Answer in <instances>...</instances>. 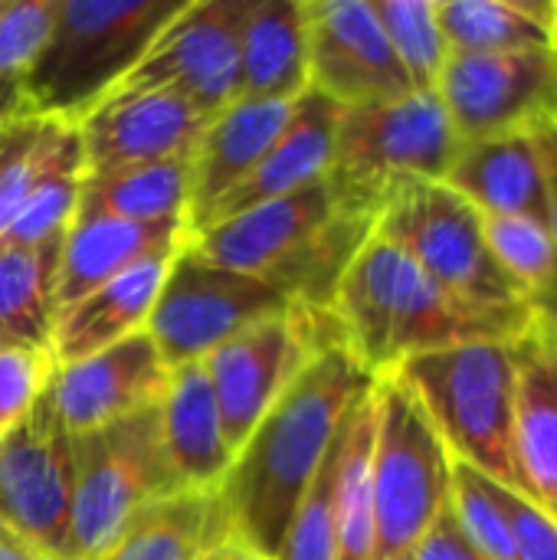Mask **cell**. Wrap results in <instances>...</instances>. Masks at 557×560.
<instances>
[{"mask_svg":"<svg viewBox=\"0 0 557 560\" xmlns=\"http://www.w3.org/2000/svg\"><path fill=\"white\" fill-rule=\"evenodd\" d=\"M433 92L460 144L532 135L557 121V49L499 56L450 52Z\"/></svg>","mask_w":557,"mask_h":560,"instance_id":"obj_12","label":"cell"},{"mask_svg":"<svg viewBox=\"0 0 557 560\" xmlns=\"http://www.w3.org/2000/svg\"><path fill=\"white\" fill-rule=\"evenodd\" d=\"M223 538L220 492H174L144 505L95 560H204Z\"/></svg>","mask_w":557,"mask_h":560,"instance_id":"obj_26","label":"cell"},{"mask_svg":"<svg viewBox=\"0 0 557 560\" xmlns=\"http://www.w3.org/2000/svg\"><path fill=\"white\" fill-rule=\"evenodd\" d=\"M204 560H266L263 555H256L253 548H246V545H240L236 538H223L210 555Z\"/></svg>","mask_w":557,"mask_h":560,"instance_id":"obj_43","label":"cell"},{"mask_svg":"<svg viewBox=\"0 0 557 560\" xmlns=\"http://www.w3.org/2000/svg\"><path fill=\"white\" fill-rule=\"evenodd\" d=\"M59 249L0 243V341L53 351Z\"/></svg>","mask_w":557,"mask_h":560,"instance_id":"obj_30","label":"cell"},{"mask_svg":"<svg viewBox=\"0 0 557 560\" xmlns=\"http://www.w3.org/2000/svg\"><path fill=\"white\" fill-rule=\"evenodd\" d=\"M371 7L414 92H433L450 59L437 0H371Z\"/></svg>","mask_w":557,"mask_h":560,"instance_id":"obj_32","label":"cell"},{"mask_svg":"<svg viewBox=\"0 0 557 560\" xmlns=\"http://www.w3.org/2000/svg\"><path fill=\"white\" fill-rule=\"evenodd\" d=\"M0 560H49L33 541H26L16 528L0 518Z\"/></svg>","mask_w":557,"mask_h":560,"instance_id":"obj_41","label":"cell"},{"mask_svg":"<svg viewBox=\"0 0 557 560\" xmlns=\"http://www.w3.org/2000/svg\"><path fill=\"white\" fill-rule=\"evenodd\" d=\"M535 141H538V151H542V164H545V187H548V233L555 240L557 253V121L552 125H542L535 131ZM545 312H555L557 315V282L552 289V295L538 305Z\"/></svg>","mask_w":557,"mask_h":560,"instance_id":"obj_40","label":"cell"},{"mask_svg":"<svg viewBox=\"0 0 557 560\" xmlns=\"http://www.w3.org/2000/svg\"><path fill=\"white\" fill-rule=\"evenodd\" d=\"M161 446L181 492H220L233 453L223 440L217 397L204 364L171 371L167 390L158 404Z\"/></svg>","mask_w":557,"mask_h":560,"instance_id":"obj_21","label":"cell"},{"mask_svg":"<svg viewBox=\"0 0 557 560\" xmlns=\"http://www.w3.org/2000/svg\"><path fill=\"white\" fill-rule=\"evenodd\" d=\"M69 121L20 112L0 128V240L43 174Z\"/></svg>","mask_w":557,"mask_h":560,"instance_id":"obj_34","label":"cell"},{"mask_svg":"<svg viewBox=\"0 0 557 560\" xmlns=\"http://www.w3.org/2000/svg\"><path fill=\"white\" fill-rule=\"evenodd\" d=\"M443 184L483 217L548 223V187L535 131L460 144Z\"/></svg>","mask_w":557,"mask_h":560,"instance_id":"obj_22","label":"cell"},{"mask_svg":"<svg viewBox=\"0 0 557 560\" xmlns=\"http://www.w3.org/2000/svg\"><path fill=\"white\" fill-rule=\"evenodd\" d=\"M338 325L332 312H312L292 305L233 341L220 345L210 358H204V371L210 377L223 440L236 456L250 440L266 410L282 397V390L299 377V371L325 348L335 345Z\"/></svg>","mask_w":557,"mask_h":560,"instance_id":"obj_10","label":"cell"},{"mask_svg":"<svg viewBox=\"0 0 557 560\" xmlns=\"http://www.w3.org/2000/svg\"><path fill=\"white\" fill-rule=\"evenodd\" d=\"M82 180H85L82 138L76 125H66L56 151L49 154L43 174L36 177L33 190L26 194L16 220L10 223L0 243H20V246L62 243L79 210Z\"/></svg>","mask_w":557,"mask_h":560,"instance_id":"obj_31","label":"cell"},{"mask_svg":"<svg viewBox=\"0 0 557 560\" xmlns=\"http://www.w3.org/2000/svg\"><path fill=\"white\" fill-rule=\"evenodd\" d=\"M177 253L151 256V259L138 262L135 269H128L125 276L98 285L95 292H89L66 312H59L56 328H53L56 364H72V361L92 358V354L144 331L151 308L158 302V292L164 285V276Z\"/></svg>","mask_w":557,"mask_h":560,"instance_id":"obj_24","label":"cell"},{"mask_svg":"<svg viewBox=\"0 0 557 560\" xmlns=\"http://www.w3.org/2000/svg\"><path fill=\"white\" fill-rule=\"evenodd\" d=\"M295 102H256L236 98L217 112L190 154V230L263 161L272 141L282 135Z\"/></svg>","mask_w":557,"mask_h":560,"instance_id":"obj_20","label":"cell"},{"mask_svg":"<svg viewBox=\"0 0 557 560\" xmlns=\"http://www.w3.org/2000/svg\"><path fill=\"white\" fill-rule=\"evenodd\" d=\"M72 469L66 560H95L144 505L181 492L164 459L158 404L72 436Z\"/></svg>","mask_w":557,"mask_h":560,"instance_id":"obj_8","label":"cell"},{"mask_svg":"<svg viewBox=\"0 0 557 560\" xmlns=\"http://www.w3.org/2000/svg\"><path fill=\"white\" fill-rule=\"evenodd\" d=\"M190 210V158L125 167L112 174H85L76 220L125 223H187Z\"/></svg>","mask_w":557,"mask_h":560,"instance_id":"obj_28","label":"cell"},{"mask_svg":"<svg viewBox=\"0 0 557 560\" xmlns=\"http://www.w3.org/2000/svg\"><path fill=\"white\" fill-rule=\"evenodd\" d=\"M171 381L158 345L148 331H138L92 358L56 364L49 381V400L72 436L128 420L161 404Z\"/></svg>","mask_w":557,"mask_h":560,"instance_id":"obj_17","label":"cell"},{"mask_svg":"<svg viewBox=\"0 0 557 560\" xmlns=\"http://www.w3.org/2000/svg\"><path fill=\"white\" fill-rule=\"evenodd\" d=\"M302 92H309L305 0H250L236 98L295 102Z\"/></svg>","mask_w":557,"mask_h":560,"instance_id":"obj_25","label":"cell"},{"mask_svg":"<svg viewBox=\"0 0 557 560\" xmlns=\"http://www.w3.org/2000/svg\"><path fill=\"white\" fill-rule=\"evenodd\" d=\"M187 243V223H125V220H72L56 269V315L125 276L138 262L177 253Z\"/></svg>","mask_w":557,"mask_h":560,"instance_id":"obj_23","label":"cell"},{"mask_svg":"<svg viewBox=\"0 0 557 560\" xmlns=\"http://www.w3.org/2000/svg\"><path fill=\"white\" fill-rule=\"evenodd\" d=\"M374 384L341 341L325 345L299 371L240 446L220 486L230 538L276 558L345 420Z\"/></svg>","mask_w":557,"mask_h":560,"instance_id":"obj_1","label":"cell"},{"mask_svg":"<svg viewBox=\"0 0 557 560\" xmlns=\"http://www.w3.org/2000/svg\"><path fill=\"white\" fill-rule=\"evenodd\" d=\"M250 0H187L115 89H171L207 115L240 95V36Z\"/></svg>","mask_w":557,"mask_h":560,"instance_id":"obj_14","label":"cell"},{"mask_svg":"<svg viewBox=\"0 0 557 560\" xmlns=\"http://www.w3.org/2000/svg\"><path fill=\"white\" fill-rule=\"evenodd\" d=\"M535 305L483 308L437 285L401 246L371 233L332 302L345 351L374 377H391L404 361L469 341H512Z\"/></svg>","mask_w":557,"mask_h":560,"instance_id":"obj_2","label":"cell"},{"mask_svg":"<svg viewBox=\"0 0 557 560\" xmlns=\"http://www.w3.org/2000/svg\"><path fill=\"white\" fill-rule=\"evenodd\" d=\"M374 387L351 410L335 469V560L374 555Z\"/></svg>","mask_w":557,"mask_h":560,"instance_id":"obj_29","label":"cell"},{"mask_svg":"<svg viewBox=\"0 0 557 560\" xmlns=\"http://www.w3.org/2000/svg\"><path fill=\"white\" fill-rule=\"evenodd\" d=\"M483 230L502 272L538 308L557 282V253L548 223L532 217H483Z\"/></svg>","mask_w":557,"mask_h":560,"instance_id":"obj_33","label":"cell"},{"mask_svg":"<svg viewBox=\"0 0 557 560\" xmlns=\"http://www.w3.org/2000/svg\"><path fill=\"white\" fill-rule=\"evenodd\" d=\"M56 371L49 348L0 341V440L43 400Z\"/></svg>","mask_w":557,"mask_h":560,"instance_id":"obj_36","label":"cell"},{"mask_svg":"<svg viewBox=\"0 0 557 560\" xmlns=\"http://www.w3.org/2000/svg\"><path fill=\"white\" fill-rule=\"evenodd\" d=\"M512 341H469L417 354L391 377L410 390L456 463L532 502L515 456Z\"/></svg>","mask_w":557,"mask_h":560,"instance_id":"obj_4","label":"cell"},{"mask_svg":"<svg viewBox=\"0 0 557 560\" xmlns=\"http://www.w3.org/2000/svg\"><path fill=\"white\" fill-rule=\"evenodd\" d=\"M499 502L506 509L515 560H557V518L542 505L499 486Z\"/></svg>","mask_w":557,"mask_h":560,"instance_id":"obj_38","label":"cell"},{"mask_svg":"<svg viewBox=\"0 0 557 560\" xmlns=\"http://www.w3.org/2000/svg\"><path fill=\"white\" fill-rule=\"evenodd\" d=\"M456 151L437 92L341 108L328 187L341 207L378 220L407 184H443Z\"/></svg>","mask_w":557,"mask_h":560,"instance_id":"obj_6","label":"cell"},{"mask_svg":"<svg viewBox=\"0 0 557 560\" xmlns=\"http://www.w3.org/2000/svg\"><path fill=\"white\" fill-rule=\"evenodd\" d=\"M374 226V217L341 207L322 180L190 233L187 249L220 269L272 285L292 305L332 312L341 276Z\"/></svg>","mask_w":557,"mask_h":560,"instance_id":"obj_3","label":"cell"},{"mask_svg":"<svg viewBox=\"0 0 557 560\" xmlns=\"http://www.w3.org/2000/svg\"><path fill=\"white\" fill-rule=\"evenodd\" d=\"M72 486V433L43 394L0 440V518L49 560H66Z\"/></svg>","mask_w":557,"mask_h":560,"instance_id":"obj_13","label":"cell"},{"mask_svg":"<svg viewBox=\"0 0 557 560\" xmlns=\"http://www.w3.org/2000/svg\"><path fill=\"white\" fill-rule=\"evenodd\" d=\"M338 118H341V108L332 98H325L315 89L302 92L292 105V115L282 135L272 141L263 161L190 233L210 223H220L227 217H236L250 207H259V203H269V200H279V197H289V194H299L305 187L328 180Z\"/></svg>","mask_w":557,"mask_h":560,"instance_id":"obj_19","label":"cell"},{"mask_svg":"<svg viewBox=\"0 0 557 560\" xmlns=\"http://www.w3.org/2000/svg\"><path fill=\"white\" fill-rule=\"evenodd\" d=\"M59 0H7L0 10V82L23 79L46 46Z\"/></svg>","mask_w":557,"mask_h":560,"instance_id":"obj_37","label":"cell"},{"mask_svg":"<svg viewBox=\"0 0 557 560\" xmlns=\"http://www.w3.org/2000/svg\"><path fill=\"white\" fill-rule=\"evenodd\" d=\"M286 308H292V302L272 285L220 269L190 253L184 243L164 276L144 331L174 371L184 364H200L220 345Z\"/></svg>","mask_w":557,"mask_h":560,"instance_id":"obj_11","label":"cell"},{"mask_svg":"<svg viewBox=\"0 0 557 560\" xmlns=\"http://www.w3.org/2000/svg\"><path fill=\"white\" fill-rule=\"evenodd\" d=\"M213 115L171 89L112 92L76 121L85 174H112L141 164L190 158Z\"/></svg>","mask_w":557,"mask_h":560,"instance_id":"obj_16","label":"cell"},{"mask_svg":"<svg viewBox=\"0 0 557 560\" xmlns=\"http://www.w3.org/2000/svg\"><path fill=\"white\" fill-rule=\"evenodd\" d=\"M414 560H486L463 535V528L456 525L450 505L443 509V515L433 522V528L427 532V538L417 545Z\"/></svg>","mask_w":557,"mask_h":560,"instance_id":"obj_39","label":"cell"},{"mask_svg":"<svg viewBox=\"0 0 557 560\" xmlns=\"http://www.w3.org/2000/svg\"><path fill=\"white\" fill-rule=\"evenodd\" d=\"M23 112V95H20V79L0 82V128Z\"/></svg>","mask_w":557,"mask_h":560,"instance_id":"obj_42","label":"cell"},{"mask_svg":"<svg viewBox=\"0 0 557 560\" xmlns=\"http://www.w3.org/2000/svg\"><path fill=\"white\" fill-rule=\"evenodd\" d=\"M437 16L450 52L557 49V0H437Z\"/></svg>","mask_w":557,"mask_h":560,"instance_id":"obj_27","label":"cell"},{"mask_svg":"<svg viewBox=\"0 0 557 560\" xmlns=\"http://www.w3.org/2000/svg\"><path fill=\"white\" fill-rule=\"evenodd\" d=\"M187 0H59L43 52L20 79L23 112L76 125L144 59Z\"/></svg>","mask_w":557,"mask_h":560,"instance_id":"obj_5","label":"cell"},{"mask_svg":"<svg viewBox=\"0 0 557 560\" xmlns=\"http://www.w3.org/2000/svg\"><path fill=\"white\" fill-rule=\"evenodd\" d=\"M450 512L483 558L515 560L512 528L499 502V486L456 459L450 476Z\"/></svg>","mask_w":557,"mask_h":560,"instance_id":"obj_35","label":"cell"},{"mask_svg":"<svg viewBox=\"0 0 557 560\" xmlns=\"http://www.w3.org/2000/svg\"><path fill=\"white\" fill-rule=\"evenodd\" d=\"M374 420L371 560H414L417 545L450 505L453 456L410 390L394 377L374 384Z\"/></svg>","mask_w":557,"mask_h":560,"instance_id":"obj_7","label":"cell"},{"mask_svg":"<svg viewBox=\"0 0 557 560\" xmlns=\"http://www.w3.org/2000/svg\"><path fill=\"white\" fill-rule=\"evenodd\" d=\"M515 351V456L529 495L557 518V315L535 308Z\"/></svg>","mask_w":557,"mask_h":560,"instance_id":"obj_18","label":"cell"},{"mask_svg":"<svg viewBox=\"0 0 557 560\" xmlns=\"http://www.w3.org/2000/svg\"><path fill=\"white\" fill-rule=\"evenodd\" d=\"M374 233L401 246L437 285L483 308L532 305L496 262L483 213L446 184H407L378 217Z\"/></svg>","mask_w":557,"mask_h":560,"instance_id":"obj_9","label":"cell"},{"mask_svg":"<svg viewBox=\"0 0 557 560\" xmlns=\"http://www.w3.org/2000/svg\"><path fill=\"white\" fill-rule=\"evenodd\" d=\"M309 89L338 108L404 98L414 92L371 0H305Z\"/></svg>","mask_w":557,"mask_h":560,"instance_id":"obj_15","label":"cell"}]
</instances>
